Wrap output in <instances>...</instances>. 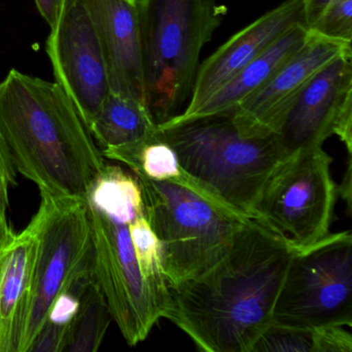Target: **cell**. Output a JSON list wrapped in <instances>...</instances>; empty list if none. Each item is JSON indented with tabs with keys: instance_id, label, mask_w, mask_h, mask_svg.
Instances as JSON below:
<instances>
[{
	"instance_id": "6da1fadb",
	"label": "cell",
	"mask_w": 352,
	"mask_h": 352,
	"mask_svg": "<svg viewBox=\"0 0 352 352\" xmlns=\"http://www.w3.org/2000/svg\"><path fill=\"white\" fill-rule=\"evenodd\" d=\"M298 249L263 222L249 219L218 263L170 289L164 318L203 351H252L274 323L276 300Z\"/></svg>"
},
{
	"instance_id": "7a4b0ae2",
	"label": "cell",
	"mask_w": 352,
	"mask_h": 352,
	"mask_svg": "<svg viewBox=\"0 0 352 352\" xmlns=\"http://www.w3.org/2000/svg\"><path fill=\"white\" fill-rule=\"evenodd\" d=\"M0 139L18 173L55 197L84 199L107 164L60 86L15 69L0 82Z\"/></svg>"
},
{
	"instance_id": "3957f363",
	"label": "cell",
	"mask_w": 352,
	"mask_h": 352,
	"mask_svg": "<svg viewBox=\"0 0 352 352\" xmlns=\"http://www.w3.org/2000/svg\"><path fill=\"white\" fill-rule=\"evenodd\" d=\"M157 133L176 152L191 188L230 213L254 219L267 181L287 157L278 135L248 138L234 110L160 123Z\"/></svg>"
},
{
	"instance_id": "277c9868",
	"label": "cell",
	"mask_w": 352,
	"mask_h": 352,
	"mask_svg": "<svg viewBox=\"0 0 352 352\" xmlns=\"http://www.w3.org/2000/svg\"><path fill=\"white\" fill-rule=\"evenodd\" d=\"M91 232L94 273L113 320L129 346L146 340L164 308L142 275L131 222L144 210L137 177L107 164L84 197Z\"/></svg>"
},
{
	"instance_id": "5b68a950",
	"label": "cell",
	"mask_w": 352,
	"mask_h": 352,
	"mask_svg": "<svg viewBox=\"0 0 352 352\" xmlns=\"http://www.w3.org/2000/svg\"><path fill=\"white\" fill-rule=\"evenodd\" d=\"M146 100L156 123L183 112L204 47L226 13L217 0H138Z\"/></svg>"
},
{
	"instance_id": "8992f818",
	"label": "cell",
	"mask_w": 352,
	"mask_h": 352,
	"mask_svg": "<svg viewBox=\"0 0 352 352\" xmlns=\"http://www.w3.org/2000/svg\"><path fill=\"white\" fill-rule=\"evenodd\" d=\"M137 179L146 218L160 243L170 289L195 279L218 263L249 220L185 185L143 176Z\"/></svg>"
},
{
	"instance_id": "52a82bcc",
	"label": "cell",
	"mask_w": 352,
	"mask_h": 352,
	"mask_svg": "<svg viewBox=\"0 0 352 352\" xmlns=\"http://www.w3.org/2000/svg\"><path fill=\"white\" fill-rule=\"evenodd\" d=\"M275 324L352 327V234L329 232L294 253L274 308Z\"/></svg>"
},
{
	"instance_id": "ba28073f",
	"label": "cell",
	"mask_w": 352,
	"mask_h": 352,
	"mask_svg": "<svg viewBox=\"0 0 352 352\" xmlns=\"http://www.w3.org/2000/svg\"><path fill=\"white\" fill-rule=\"evenodd\" d=\"M333 158L322 147L289 154L267 181L254 209V219L305 248L329 234L337 205Z\"/></svg>"
},
{
	"instance_id": "9c48e42d",
	"label": "cell",
	"mask_w": 352,
	"mask_h": 352,
	"mask_svg": "<svg viewBox=\"0 0 352 352\" xmlns=\"http://www.w3.org/2000/svg\"><path fill=\"white\" fill-rule=\"evenodd\" d=\"M32 221L38 234L32 294L20 352H28L55 298L78 274L94 265L91 232L84 199L41 193Z\"/></svg>"
},
{
	"instance_id": "30bf717a",
	"label": "cell",
	"mask_w": 352,
	"mask_h": 352,
	"mask_svg": "<svg viewBox=\"0 0 352 352\" xmlns=\"http://www.w3.org/2000/svg\"><path fill=\"white\" fill-rule=\"evenodd\" d=\"M46 52L55 83L89 127L111 89L102 47L85 0H67L60 20L47 38Z\"/></svg>"
},
{
	"instance_id": "8fae6325",
	"label": "cell",
	"mask_w": 352,
	"mask_h": 352,
	"mask_svg": "<svg viewBox=\"0 0 352 352\" xmlns=\"http://www.w3.org/2000/svg\"><path fill=\"white\" fill-rule=\"evenodd\" d=\"M350 52V43L309 32L300 50L278 69L265 86L234 109L236 129L248 138L278 133L286 113L307 83L325 65Z\"/></svg>"
},
{
	"instance_id": "7c38bea8",
	"label": "cell",
	"mask_w": 352,
	"mask_h": 352,
	"mask_svg": "<svg viewBox=\"0 0 352 352\" xmlns=\"http://www.w3.org/2000/svg\"><path fill=\"white\" fill-rule=\"evenodd\" d=\"M298 24L305 25L302 0H285L234 34L199 65L190 100L185 110L174 118L183 120L192 117L241 69Z\"/></svg>"
},
{
	"instance_id": "4fadbf2b",
	"label": "cell",
	"mask_w": 352,
	"mask_h": 352,
	"mask_svg": "<svg viewBox=\"0 0 352 352\" xmlns=\"http://www.w3.org/2000/svg\"><path fill=\"white\" fill-rule=\"evenodd\" d=\"M352 52L325 65L302 88L286 113L279 131L284 151L322 147L333 135L336 119L352 96Z\"/></svg>"
},
{
	"instance_id": "5bb4252c",
	"label": "cell",
	"mask_w": 352,
	"mask_h": 352,
	"mask_svg": "<svg viewBox=\"0 0 352 352\" xmlns=\"http://www.w3.org/2000/svg\"><path fill=\"white\" fill-rule=\"evenodd\" d=\"M85 1L102 47L111 91L147 104L138 0Z\"/></svg>"
},
{
	"instance_id": "9a60e30c",
	"label": "cell",
	"mask_w": 352,
	"mask_h": 352,
	"mask_svg": "<svg viewBox=\"0 0 352 352\" xmlns=\"http://www.w3.org/2000/svg\"><path fill=\"white\" fill-rule=\"evenodd\" d=\"M36 250L38 234L32 221L0 248V352H20Z\"/></svg>"
},
{
	"instance_id": "2e32d148",
	"label": "cell",
	"mask_w": 352,
	"mask_h": 352,
	"mask_svg": "<svg viewBox=\"0 0 352 352\" xmlns=\"http://www.w3.org/2000/svg\"><path fill=\"white\" fill-rule=\"evenodd\" d=\"M308 34V30L304 24H298L290 28L263 54L241 69L192 117L234 110L245 98L252 96L269 82L278 69L300 50L306 42Z\"/></svg>"
},
{
	"instance_id": "e0dca14e",
	"label": "cell",
	"mask_w": 352,
	"mask_h": 352,
	"mask_svg": "<svg viewBox=\"0 0 352 352\" xmlns=\"http://www.w3.org/2000/svg\"><path fill=\"white\" fill-rule=\"evenodd\" d=\"M157 127L147 104L112 91L89 124L100 150L143 141L155 135Z\"/></svg>"
},
{
	"instance_id": "ac0fdd59",
	"label": "cell",
	"mask_w": 352,
	"mask_h": 352,
	"mask_svg": "<svg viewBox=\"0 0 352 352\" xmlns=\"http://www.w3.org/2000/svg\"><path fill=\"white\" fill-rule=\"evenodd\" d=\"M112 320L110 307L94 277L82 294L63 352L98 351Z\"/></svg>"
},
{
	"instance_id": "d6986e66",
	"label": "cell",
	"mask_w": 352,
	"mask_h": 352,
	"mask_svg": "<svg viewBox=\"0 0 352 352\" xmlns=\"http://www.w3.org/2000/svg\"><path fill=\"white\" fill-rule=\"evenodd\" d=\"M94 278L92 265L78 274L69 287L55 298L28 352H63L67 333L79 309L82 294Z\"/></svg>"
},
{
	"instance_id": "ffe728a7",
	"label": "cell",
	"mask_w": 352,
	"mask_h": 352,
	"mask_svg": "<svg viewBox=\"0 0 352 352\" xmlns=\"http://www.w3.org/2000/svg\"><path fill=\"white\" fill-rule=\"evenodd\" d=\"M308 32L331 40L352 42V0H331L307 25Z\"/></svg>"
},
{
	"instance_id": "44dd1931",
	"label": "cell",
	"mask_w": 352,
	"mask_h": 352,
	"mask_svg": "<svg viewBox=\"0 0 352 352\" xmlns=\"http://www.w3.org/2000/svg\"><path fill=\"white\" fill-rule=\"evenodd\" d=\"M312 344L311 329L273 323L258 338L251 352H312Z\"/></svg>"
},
{
	"instance_id": "7402d4cb",
	"label": "cell",
	"mask_w": 352,
	"mask_h": 352,
	"mask_svg": "<svg viewBox=\"0 0 352 352\" xmlns=\"http://www.w3.org/2000/svg\"><path fill=\"white\" fill-rule=\"evenodd\" d=\"M16 170L9 151L0 139V248L16 234L9 218L10 189L16 184Z\"/></svg>"
},
{
	"instance_id": "603a6c76",
	"label": "cell",
	"mask_w": 352,
	"mask_h": 352,
	"mask_svg": "<svg viewBox=\"0 0 352 352\" xmlns=\"http://www.w3.org/2000/svg\"><path fill=\"white\" fill-rule=\"evenodd\" d=\"M312 331V352H351L352 335L346 327L329 325Z\"/></svg>"
},
{
	"instance_id": "cb8c5ba5",
	"label": "cell",
	"mask_w": 352,
	"mask_h": 352,
	"mask_svg": "<svg viewBox=\"0 0 352 352\" xmlns=\"http://www.w3.org/2000/svg\"><path fill=\"white\" fill-rule=\"evenodd\" d=\"M333 135L339 138L340 141L344 144L347 150V155L352 154V96L347 98L342 106L335 126Z\"/></svg>"
},
{
	"instance_id": "d4e9b609",
	"label": "cell",
	"mask_w": 352,
	"mask_h": 352,
	"mask_svg": "<svg viewBox=\"0 0 352 352\" xmlns=\"http://www.w3.org/2000/svg\"><path fill=\"white\" fill-rule=\"evenodd\" d=\"M34 3L38 13L53 30L63 16L67 0H34Z\"/></svg>"
},
{
	"instance_id": "484cf974",
	"label": "cell",
	"mask_w": 352,
	"mask_h": 352,
	"mask_svg": "<svg viewBox=\"0 0 352 352\" xmlns=\"http://www.w3.org/2000/svg\"><path fill=\"white\" fill-rule=\"evenodd\" d=\"M347 164H346V172L343 180L340 185H338V195L341 197L347 205L348 214H351V197H352V176H351V156L347 155Z\"/></svg>"
}]
</instances>
